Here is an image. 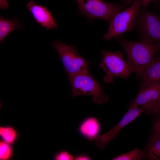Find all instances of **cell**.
I'll use <instances>...</instances> for the list:
<instances>
[{
	"mask_svg": "<svg viewBox=\"0 0 160 160\" xmlns=\"http://www.w3.org/2000/svg\"><path fill=\"white\" fill-rule=\"evenodd\" d=\"M141 3V6L147 7L150 3L151 2H155L156 0H138Z\"/></svg>",
	"mask_w": 160,
	"mask_h": 160,
	"instance_id": "obj_22",
	"label": "cell"
},
{
	"mask_svg": "<svg viewBox=\"0 0 160 160\" xmlns=\"http://www.w3.org/2000/svg\"><path fill=\"white\" fill-rule=\"evenodd\" d=\"M145 111L147 114L154 115L160 113V98L157 101L148 107Z\"/></svg>",
	"mask_w": 160,
	"mask_h": 160,
	"instance_id": "obj_18",
	"label": "cell"
},
{
	"mask_svg": "<svg viewBox=\"0 0 160 160\" xmlns=\"http://www.w3.org/2000/svg\"><path fill=\"white\" fill-rule=\"evenodd\" d=\"M22 25L17 18L9 20L0 17V43L1 44L6 37L14 30L20 29Z\"/></svg>",
	"mask_w": 160,
	"mask_h": 160,
	"instance_id": "obj_13",
	"label": "cell"
},
{
	"mask_svg": "<svg viewBox=\"0 0 160 160\" xmlns=\"http://www.w3.org/2000/svg\"><path fill=\"white\" fill-rule=\"evenodd\" d=\"M154 3L155 8L156 9L160 10V0H156Z\"/></svg>",
	"mask_w": 160,
	"mask_h": 160,
	"instance_id": "obj_24",
	"label": "cell"
},
{
	"mask_svg": "<svg viewBox=\"0 0 160 160\" xmlns=\"http://www.w3.org/2000/svg\"><path fill=\"white\" fill-rule=\"evenodd\" d=\"M78 6L77 14L87 18L90 23L98 18L109 23L118 13L126 7L120 3H112L102 0H76Z\"/></svg>",
	"mask_w": 160,
	"mask_h": 160,
	"instance_id": "obj_2",
	"label": "cell"
},
{
	"mask_svg": "<svg viewBox=\"0 0 160 160\" xmlns=\"http://www.w3.org/2000/svg\"><path fill=\"white\" fill-rule=\"evenodd\" d=\"M26 6L36 22L42 26L47 30L57 28V25L46 7L35 4L32 0Z\"/></svg>",
	"mask_w": 160,
	"mask_h": 160,
	"instance_id": "obj_10",
	"label": "cell"
},
{
	"mask_svg": "<svg viewBox=\"0 0 160 160\" xmlns=\"http://www.w3.org/2000/svg\"><path fill=\"white\" fill-rule=\"evenodd\" d=\"M123 4L127 6L130 5L132 3V0H122Z\"/></svg>",
	"mask_w": 160,
	"mask_h": 160,
	"instance_id": "obj_25",
	"label": "cell"
},
{
	"mask_svg": "<svg viewBox=\"0 0 160 160\" xmlns=\"http://www.w3.org/2000/svg\"><path fill=\"white\" fill-rule=\"evenodd\" d=\"M72 88V97L80 95L92 96L93 102L101 104L106 103L108 96L103 91L101 85L89 72L68 77Z\"/></svg>",
	"mask_w": 160,
	"mask_h": 160,
	"instance_id": "obj_3",
	"label": "cell"
},
{
	"mask_svg": "<svg viewBox=\"0 0 160 160\" xmlns=\"http://www.w3.org/2000/svg\"><path fill=\"white\" fill-rule=\"evenodd\" d=\"M134 28L140 34V39L151 42H160V17L147 7L141 5Z\"/></svg>",
	"mask_w": 160,
	"mask_h": 160,
	"instance_id": "obj_6",
	"label": "cell"
},
{
	"mask_svg": "<svg viewBox=\"0 0 160 160\" xmlns=\"http://www.w3.org/2000/svg\"><path fill=\"white\" fill-rule=\"evenodd\" d=\"M74 158L73 155L66 151L60 152L55 156V159L57 160H74Z\"/></svg>",
	"mask_w": 160,
	"mask_h": 160,
	"instance_id": "obj_20",
	"label": "cell"
},
{
	"mask_svg": "<svg viewBox=\"0 0 160 160\" xmlns=\"http://www.w3.org/2000/svg\"><path fill=\"white\" fill-rule=\"evenodd\" d=\"M147 108L146 105L141 106H129V110L120 122L113 128L107 132L99 135L93 141L95 145L100 149H103L107 145L113 140L119 132L137 117Z\"/></svg>",
	"mask_w": 160,
	"mask_h": 160,
	"instance_id": "obj_8",
	"label": "cell"
},
{
	"mask_svg": "<svg viewBox=\"0 0 160 160\" xmlns=\"http://www.w3.org/2000/svg\"><path fill=\"white\" fill-rule=\"evenodd\" d=\"M140 80V86L160 84V55L153 59L145 68Z\"/></svg>",
	"mask_w": 160,
	"mask_h": 160,
	"instance_id": "obj_12",
	"label": "cell"
},
{
	"mask_svg": "<svg viewBox=\"0 0 160 160\" xmlns=\"http://www.w3.org/2000/svg\"><path fill=\"white\" fill-rule=\"evenodd\" d=\"M0 135L8 143H12L15 140L16 136L15 131L13 128L9 127H1Z\"/></svg>",
	"mask_w": 160,
	"mask_h": 160,
	"instance_id": "obj_16",
	"label": "cell"
},
{
	"mask_svg": "<svg viewBox=\"0 0 160 160\" xmlns=\"http://www.w3.org/2000/svg\"><path fill=\"white\" fill-rule=\"evenodd\" d=\"M7 0H0V7L2 9L7 8L8 6Z\"/></svg>",
	"mask_w": 160,
	"mask_h": 160,
	"instance_id": "obj_23",
	"label": "cell"
},
{
	"mask_svg": "<svg viewBox=\"0 0 160 160\" xmlns=\"http://www.w3.org/2000/svg\"><path fill=\"white\" fill-rule=\"evenodd\" d=\"M149 159L160 160V138L151 136L146 151Z\"/></svg>",
	"mask_w": 160,
	"mask_h": 160,
	"instance_id": "obj_14",
	"label": "cell"
},
{
	"mask_svg": "<svg viewBox=\"0 0 160 160\" xmlns=\"http://www.w3.org/2000/svg\"><path fill=\"white\" fill-rule=\"evenodd\" d=\"M11 150L9 145L6 143L1 142L0 143V160H7L10 156Z\"/></svg>",
	"mask_w": 160,
	"mask_h": 160,
	"instance_id": "obj_17",
	"label": "cell"
},
{
	"mask_svg": "<svg viewBox=\"0 0 160 160\" xmlns=\"http://www.w3.org/2000/svg\"><path fill=\"white\" fill-rule=\"evenodd\" d=\"M61 60L64 71L69 77L79 73L89 72V61L83 58L75 47L67 45L57 40L52 44Z\"/></svg>",
	"mask_w": 160,
	"mask_h": 160,
	"instance_id": "obj_4",
	"label": "cell"
},
{
	"mask_svg": "<svg viewBox=\"0 0 160 160\" xmlns=\"http://www.w3.org/2000/svg\"><path fill=\"white\" fill-rule=\"evenodd\" d=\"M92 159V158L89 155L85 153L79 154L74 156L75 160H90Z\"/></svg>",
	"mask_w": 160,
	"mask_h": 160,
	"instance_id": "obj_21",
	"label": "cell"
},
{
	"mask_svg": "<svg viewBox=\"0 0 160 160\" xmlns=\"http://www.w3.org/2000/svg\"><path fill=\"white\" fill-rule=\"evenodd\" d=\"M155 115L158 116L154 123L153 132L151 136L160 138V113Z\"/></svg>",
	"mask_w": 160,
	"mask_h": 160,
	"instance_id": "obj_19",
	"label": "cell"
},
{
	"mask_svg": "<svg viewBox=\"0 0 160 160\" xmlns=\"http://www.w3.org/2000/svg\"><path fill=\"white\" fill-rule=\"evenodd\" d=\"M102 58L99 68L106 73L103 80L106 83L113 82L114 78L118 77L127 79L133 71L124 59L123 53L119 51L111 52L104 50L101 52Z\"/></svg>",
	"mask_w": 160,
	"mask_h": 160,
	"instance_id": "obj_5",
	"label": "cell"
},
{
	"mask_svg": "<svg viewBox=\"0 0 160 160\" xmlns=\"http://www.w3.org/2000/svg\"><path fill=\"white\" fill-rule=\"evenodd\" d=\"M143 153L137 147L133 151L125 153L118 155L112 159L113 160H138L142 158Z\"/></svg>",
	"mask_w": 160,
	"mask_h": 160,
	"instance_id": "obj_15",
	"label": "cell"
},
{
	"mask_svg": "<svg viewBox=\"0 0 160 160\" xmlns=\"http://www.w3.org/2000/svg\"><path fill=\"white\" fill-rule=\"evenodd\" d=\"M101 129V125L98 119L95 117L90 116L81 122L78 130L82 137L89 141H92L100 135Z\"/></svg>",
	"mask_w": 160,
	"mask_h": 160,
	"instance_id": "obj_11",
	"label": "cell"
},
{
	"mask_svg": "<svg viewBox=\"0 0 160 160\" xmlns=\"http://www.w3.org/2000/svg\"><path fill=\"white\" fill-rule=\"evenodd\" d=\"M141 5L139 0H135L130 7L117 14L109 23L108 31L103 39L110 41L117 36L132 31Z\"/></svg>",
	"mask_w": 160,
	"mask_h": 160,
	"instance_id": "obj_7",
	"label": "cell"
},
{
	"mask_svg": "<svg viewBox=\"0 0 160 160\" xmlns=\"http://www.w3.org/2000/svg\"><path fill=\"white\" fill-rule=\"evenodd\" d=\"M124 50L127 62L136 78L140 79L145 68L160 49V42H151L142 40L130 41L122 35L114 38Z\"/></svg>",
	"mask_w": 160,
	"mask_h": 160,
	"instance_id": "obj_1",
	"label": "cell"
},
{
	"mask_svg": "<svg viewBox=\"0 0 160 160\" xmlns=\"http://www.w3.org/2000/svg\"><path fill=\"white\" fill-rule=\"evenodd\" d=\"M160 98V84L140 86L139 92L131 102L129 106L147 105L148 107Z\"/></svg>",
	"mask_w": 160,
	"mask_h": 160,
	"instance_id": "obj_9",
	"label": "cell"
}]
</instances>
